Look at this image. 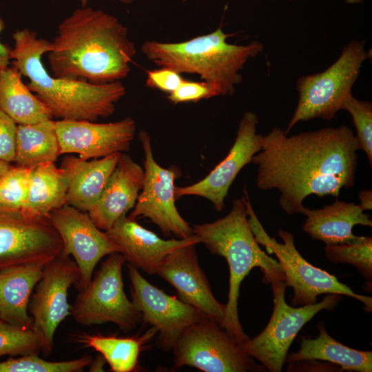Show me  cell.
<instances>
[{
    "mask_svg": "<svg viewBox=\"0 0 372 372\" xmlns=\"http://www.w3.org/2000/svg\"><path fill=\"white\" fill-rule=\"evenodd\" d=\"M358 150L350 127H324L287 136L276 127L261 136V149L251 163L257 167L256 185L276 189L278 204L288 215L302 214L310 195L338 198L354 186Z\"/></svg>",
    "mask_w": 372,
    "mask_h": 372,
    "instance_id": "6da1fadb",
    "label": "cell"
},
{
    "mask_svg": "<svg viewBox=\"0 0 372 372\" xmlns=\"http://www.w3.org/2000/svg\"><path fill=\"white\" fill-rule=\"evenodd\" d=\"M51 43L53 76L96 85L127 77L136 54L127 28L117 18L87 6L60 23Z\"/></svg>",
    "mask_w": 372,
    "mask_h": 372,
    "instance_id": "7a4b0ae2",
    "label": "cell"
},
{
    "mask_svg": "<svg viewBox=\"0 0 372 372\" xmlns=\"http://www.w3.org/2000/svg\"><path fill=\"white\" fill-rule=\"evenodd\" d=\"M12 51L14 66L28 78L26 85L59 120L96 121L112 115L116 104L125 96L121 81L96 85L54 77L42 62V56L52 49V43L28 29L13 34Z\"/></svg>",
    "mask_w": 372,
    "mask_h": 372,
    "instance_id": "3957f363",
    "label": "cell"
},
{
    "mask_svg": "<svg viewBox=\"0 0 372 372\" xmlns=\"http://www.w3.org/2000/svg\"><path fill=\"white\" fill-rule=\"evenodd\" d=\"M192 231L211 254L225 258L228 263L229 288L223 327L238 343H242L249 338L244 333L238 318L242 281L254 267L260 268L265 284L285 280L282 267L256 240L248 222L244 194L233 201L226 216L212 223L195 225Z\"/></svg>",
    "mask_w": 372,
    "mask_h": 372,
    "instance_id": "277c9868",
    "label": "cell"
},
{
    "mask_svg": "<svg viewBox=\"0 0 372 372\" xmlns=\"http://www.w3.org/2000/svg\"><path fill=\"white\" fill-rule=\"evenodd\" d=\"M231 36L220 27L209 34L178 43L145 41L141 50L156 65L180 74H198L216 96H230L242 80L240 71L245 64L264 48L256 41L247 45L229 43L227 39Z\"/></svg>",
    "mask_w": 372,
    "mask_h": 372,
    "instance_id": "5b68a950",
    "label": "cell"
},
{
    "mask_svg": "<svg viewBox=\"0 0 372 372\" xmlns=\"http://www.w3.org/2000/svg\"><path fill=\"white\" fill-rule=\"evenodd\" d=\"M243 192L251 231L257 242L265 246L269 253H273L277 257L284 273L285 285L293 290L291 300L293 307L315 304L318 302L317 297L322 294H340L360 301L365 311H371V297L355 293L333 275L307 262L296 248L292 234L285 230H278V234L282 243L271 238L253 209L246 187Z\"/></svg>",
    "mask_w": 372,
    "mask_h": 372,
    "instance_id": "8992f818",
    "label": "cell"
},
{
    "mask_svg": "<svg viewBox=\"0 0 372 372\" xmlns=\"http://www.w3.org/2000/svg\"><path fill=\"white\" fill-rule=\"evenodd\" d=\"M369 58L364 42L353 40L324 71L300 77L296 82L298 103L285 132L288 134L300 121L332 120L342 110L344 101L352 94L362 65Z\"/></svg>",
    "mask_w": 372,
    "mask_h": 372,
    "instance_id": "52a82bcc",
    "label": "cell"
},
{
    "mask_svg": "<svg viewBox=\"0 0 372 372\" xmlns=\"http://www.w3.org/2000/svg\"><path fill=\"white\" fill-rule=\"evenodd\" d=\"M270 285L273 309L268 324L259 335L239 344L245 353L258 360L267 371L280 372L289 349L300 330L320 311L334 308L342 296L328 294L320 302L291 307L285 301V280H277Z\"/></svg>",
    "mask_w": 372,
    "mask_h": 372,
    "instance_id": "ba28073f",
    "label": "cell"
},
{
    "mask_svg": "<svg viewBox=\"0 0 372 372\" xmlns=\"http://www.w3.org/2000/svg\"><path fill=\"white\" fill-rule=\"evenodd\" d=\"M125 258L113 253L102 262L86 288L79 291L70 315L84 326L113 322L123 332L133 329L141 314L125 295L122 267Z\"/></svg>",
    "mask_w": 372,
    "mask_h": 372,
    "instance_id": "9c48e42d",
    "label": "cell"
},
{
    "mask_svg": "<svg viewBox=\"0 0 372 372\" xmlns=\"http://www.w3.org/2000/svg\"><path fill=\"white\" fill-rule=\"evenodd\" d=\"M172 349L176 367L189 366L205 372L267 371L220 324L207 318L186 327Z\"/></svg>",
    "mask_w": 372,
    "mask_h": 372,
    "instance_id": "30bf717a",
    "label": "cell"
},
{
    "mask_svg": "<svg viewBox=\"0 0 372 372\" xmlns=\"http://www.w3.org/2000/svg\"><path fill=\"white\" fill-rule=\"evenodd\" d=\"M62 251V240L49 216L0 205V269L23 263H47Z\"/></svg>",
    "mask_w": 372,
    "mask_h": 372,
    "instance_id": "8fae6325",
    "label": "cell"
},
{
    "mask_svg": "<svg viewBox=\"0 0 372 372\" xmlns=\"http://www.w3.org/2000/svg\"><path fill=\"white\" fill-rule=\"evenodd\" d=\"M138 138L145 155L143 187L128 216L147 218L166 236L174 235L178 239L194 236L192 227L180 216L175 205L176 170L159 165L154 159L151 139L144 130L140 131Z\"/></svg>",
    "mask_w": 372,
    "mask_h": 372,
    "instance_id": "7c38bea8",
    "label": "cell"
},
{
    "mask_svg": "<svg viewBox=\"0 0 372 372\" xmlns=\"http://www.w3.org/2000/svg\"><path fill=\"white\" fill-rule=\"evenodd\" d=\"M79 277L76 262L63 253L43 267L28 308L32 316V329L41 340V351L45 356L52 351L57 327L70 315L68 289L77 283Z\"/></svg>",
    "mask_w": 372,
    "mask_h": 372,
    "instance_id": "4fadbf2b",
    "label": "cell"
},
{
    "mask_svg": "<svg viewBox=\"0 0 372 372\" xmlns=\"http://www.w3.org/2000/svg\"><path fill=\"white\" fill-rule=\"evenodd\" d=\"M49 218L62 240V253L71 255L79 269V280L74 286L81 291L91 281L99 260L121 253L120 248L96 227L87 212L65 204L52 210Z\"/></svg>",
    "mask_w": 372,
    "mask_h": 372,
    "instance_id": "5bb4252c",
    "label": "cell"
},
{
    "mask_svg": "<svg viewBox=\"0 0 372 372\" xmlns=\"http://www.w3.org/2000/svg\"><path fill=\"white\" fill-rule=\"evenodd\" d=\"M132 283V302L141 314V320L159 333L157 346L172 350L183 331L206 317L195 307L185 303L150 284L138 269L128 264Z\"/></svg>",
    "mask_w": 372,
    "mask_h": 372,
    "instance_id": "9a60e30c",
    "label": "cell"
},
{
    "mask_svg": "<svg viewBox=\"0 0 372 372\" xmlns=\"http://www.w3.org/2000/svg\"><path fill=\"white\" fill-rule=\"evenodd\" d=\"M258 123L256 113L245 112L240 121L234 143L226 157L198 182L187 186H176V198L185 196H200L209 200L215 209L221 211L236 177L261 149L262 135L256 133Z\"/></svg>",
    "mask_w": 372,
    "mask_h": 372,
    "instance_id": "2e32d148",
    "label": "cell"
},
{
    "mask_svg": "<svg viewBox=\"0 0 372 372\" xmlns=\"http://www.w3.org/2000/svg\"><path fill=\"white\" fill-rule=\"evenodd\" d=\"M55 127L61 154H76L83 160L127 151L136 130V123L130 116L105 123L58 120Z\"/></svg>",
    "mask_w": 372,
    "mask_h": 372,
    "instance_id": "e0dca14e",
    "label": "cell"
},
{
    "mask_svg": "<svg viewBox=\"0 0 372 372\" xmlns=\"http://www.w3.org/2000/svg\"><path fill=\"white\" fill-rule=\"evenodd\" d=\"M196 245H186L171 251L156 273L174 287L180 300L223 327L225 304L219 302L211 292L209 281L199 265Z\"/></svg>",
    "mask_w": 372,
    "mask_h": 372,
    "instance_id": "ac0fdd59",
    "label": "cell"
},
{
    "mask_svg": "<svg viewBox=\"0 0 372 372\" xmlns=\"http://www.w3.org/2000/svg\"><path fill=\"white\" fill-rule=\"evenodd\" d=\"M105 233L120 248L125 261L148 274L156 273L165 258L175 249L200 242L195 235L188 238L162 239L126 215Z\"/></svg>",
    "mask_w": 372,
    "mask_h": 372,
    "instance_id": "d6986e66",
    "label": "cell"
},
{
    "mask_svg": "<svg viewBox=\"0 0 372 372\" xmlns=\"http://www.w3.org/2000/svg\"><path fill=\"white\" fill-rule=\"evenodd\" d=\"M144 169L121 154L94 206L87 212L94 223L106 231L134 208L143 187Z\"/></svg>",
    "mask_w": 372,
    "mask_h": 372,
    "instance_id": "ffe728a7",
    "label": "cell"
},
{
    "mask_svg": "<svg viewBox=\"0 0 372 372\" xmlns=\"http://www.w3.org/2000/svg\"><path fill=\"white\" fill-rule=\"evenodd\" d=\"M121 152L90 161L67 156L61 168L68 179L67 205L88 212L99 198Z\"/></svg>",
    "mask_w": 372,
    "mask_h": 372,
    "instance_id": "44dd1931",
    "label": "cell"
},
{
    "mask_svg": "<svg viewBox=\"0 0 372 372\" xmlns=\"http://www.w3.org/2000/svg\"><path fill=\"white\" fill-rule=\"evenodd\" d=\"M302 214L307 217L303 231L311 238L327 245L349 243L361 236L353 234L354 226L372 227V220L358 205L340 201L338 198L331 205L320 209L304 207Z\"/></svg>",
    "mask_w": 372,
    "mask_h": 372,
    "instance_id": "7402d4cb",
    "label": "cell"
},
{
    "mask_svg": "<svg viewBox=\"0 0 372 372\" xmlns=\"http://www.w3.org/2000/svg\"><path fill=\"white\" fill-rule=\"evenodd\" d=\"M45 263L28 262L0 269V319L32 329L28 313L30 296L42 276Z\"/></svg>",
    "mask_w": 372,
    "mask_h": 372,
    "instance_id": "603a6c76",
    "label": "cell"
},
{
    "mask_svg": "<svg viewBox=\"0 0 372 372\" xmlns=\"http://www.w3.org/2000/svg\"><path fill=\"white\" fill-rule=\"evenodd\" d=\"M319 334L314 339L300 337V348L287 354L286 362L304 360H318L338 365L342 371H372V352L356 350L334 340L326 331L324 324L318 325Z\"/></svg>",
    "mask_w": 372,
    "mask_h": 372,
    "instance_id": "cb8c5ba5",
    "label": "cell"
},
{
    "mask_svg": "<svg viewBox=\"0 0 372 372\" xmlns=\"http://www.w3.org/2000/svg\"><path fill=\"white\" fill-rule=\"evenodd\" d=\"M14 66L0 70V108L18 125L52 119L50 108L21 80Z\"/></svg>",
    "mask_w": 372,
    "mask_h": 372,
    "instance_id": "d4e9b609",
    "label": "cell"
},
{
    "mask_svg": "<svg viewBox=\"0 0 372 372\" xmlns=\"http://www.w3.org/2000/svg\"><path fill=\"white\" fill-rule=\"evenodd\" d=\"M59 155L55 121L17 125L14 160L17 165L31 168L41 163H54Z\"/></svg>",
    "mask_w": 372,
    "mask_h": 372,
    "instance_id": "484cf974",
    "label": "cell"
},
{
    "mask_svg": "<svg viewBox=\"0 0 372 372\" xmlns=\"http://www.w3.org/2000/svg\"><path fill=\"white\" fill-rule=\"evenodd\" d=\"M68 179L63 170L54 163H45L31 167L26 211L49 216L50 213L65 204Z\"/></svg>",
    "mask_w": 372,
    "mask_h": 372,
    "instance_id": "4316f807",
    "label": "cell"
},
{
    "mask_svg": "<svg viewBox=\"0 0 372 372\" xmlns=\"http://www.w3.org/2000/svg\"><path fill=\"white\" fill-rule=\"evenodd\" d=\"M156 332V329L152 327L138 337L118 338L83 333L76 335V338L80 343L99 352L112 371L131 372L137 369L140 353Z\"/></svg>",
    "mask_w": 372,
    "mask_h": 372,
    "instance_id": "83f0119b",
    "label": "cell"
},
{
    "mask_svg": "<svg viewBox=\"0 0 372 372\" xmlns=\"http://www.w3.org/2000/svg\"><path fill=\"white\" fill-rule=\"evenodd\" d=\"M324 254L333 263L353 265L367 280H372V238L361 236L354 242L327 245Z\"/></svg>",
    "mask_w": 372,
    "mask_h": 372,
    "instance_id": "f1b7e54d",
    "label": "cell"
},
{
    "mask_svg": "<svg viewBox=\"0 0 372 372\" xmlns=\"http://www.w3.org/2000/svg\"><path fill=\"white\" fill-rule=\"evenodd\" d=\"M92 361L91 355L68 361L49 362L36 354L25 355L1 362L0 372H75L82 371Z\"/></svg>",
    "mask_w": 372,
    "mask_h": 372,
    "instance_id": "f546056e",
    "label": "cell"
},
{
    "mask_svg": "<svg viewBox=\"0 0 372 372\" xmlns=\"http://www.w3.org/2000/svg\"><path fill=\"white\" fill-rule=\"evenodd\" d=\"M41 351V340L33 329L0 319V357L38 355Z\"/></svg>",
    "mask_w": 372,
    "mask_h": 372,
    "instance_id": "4dcf8cb0",
    "label": "cell"
},
{
    "mask_svg": "<svg viewBox=\"0 0 372 372\" xmlns=\"http://www.w3.org/2000/svg\"><path fill=\"white\" fill-rule=\"evenodd\" d=\"M31 168L10 165L0 176V205L23 209L28 201Z\"/></svg>",
    "mask_w": 372,
    "mask_h": 372,
    "instance_id": "1f68e13d",
    "label": "cell"
},
{
    "mask_svg": "<svg viewBox=\"0 0 372 372\" xmlns=\"http://www.w3.org/2000/svg\"><path fill=\"white\" fill-rule=\"evenodd\" d=\"M342 110L352 117L355 127L358 149L364 151L370 166L372 165V103L360 101L350 95L343 103Z\"/></svg>",
    "mask_w": 372,
    "mask_h": 372,
    "instance_id": "d6a6232c",
    "label": "cell"
},
{
    "mask_svg": "<svg viewBox=\"0 0 372 372\" xmlns=\"http://www.w3.org/2000/svg\"><path fill=\"white\" fill-rule=\"evenodd\" d=\"M217 96L214 90L205 81L194 82L183 79L179 86L169 94L168 99L174 104L198 102Z\"/></svg>",
    "mask_w": 372,
    "mask_h": 372,
    "instance_id": "836d02e7",
    "label": "cell"
},
{
    "mask_svg": "<svg viewBox=\"0 0 372 372\" xmlns=\"http://www.w3.org/2000/svg\"><path fill=\"white\" fill-rule=\"evenodd\" d=\"M17 123L0 108V160L14 162Z\"/></svg>",
    "mask_w": 372,
    "mask_h": 372,
    "instance_id": "e575fe53",
    "label": "cell"
},
{
    "mask_svg": "<svg viewBox=\"0 0 372 372\" xmlns=\"http://www.w3.org/2000/svg\"><path fill=\"white\" fill-rule=\"evenodd\" d=\"M183 79L180 74L175 70L161 67L147 72L146 84L148 87L170 94L179 86Z\"/></svg>",
    "mask_w": 372,
    "mask_h": 372,
    "instance_id": "d590c367",
    "label": "cell"
},
{
    "mask_svg": "<svg viewBox=\"0 0 372 372\" xmlns=\"http://www.w3.org/2000/svg\"><path fill=\"white\" fill-rule=\"evenodd\" d=\"M287 371L303 372H338L343 371L337 364L318 360H304L288 363Z\"/></svg>",
    "mask_w": 372,
    "mask_h": 372,
    "instance_id": "8d00e7d4",
    "label": "cell"
},
{
    "mask_svg": "<svg viewBox=\"0 0 372 372\" xmlns=\"http://www.w3.org/2000/svg\"><path fill=\"white\" fill-rule=\"evenodd\" d=\"M3 20L0 18V32L4 28ZM12 51L9 46L0 42V70L6 69L10 64V60L12 59Z\"/></svg>",
    "mask_w": 372,
    "mask_h": 372,
    "instance_id": "74e56055",
    "label": "cell"
},
{
    "mask_svg": "<svg viewBox=\"0 0 372 372\" xmlns=\"http://www.w3.org/2000/svg\"><path fill=\"white\" fill-rule=\"evenodd\" d=\"M358 198L360 203L358 205L363 210L372 209V191L369 189H362L358 193Z\"/></svg>",
    "mask_w": 372,
    "mask_h": 372,
    "instance_id": "f35d334b",
    "label": "cell"
},
{
    "mask_svg": "<svg viewBox=\"0 0 372 372\" xmlns=\"http://www.w3.org/2000/svg\"><path fill=\"white\" fill-rule=\"evenodd\" d=\"M105 358L101 354L94 360H92L90 363V371H103V366L105 362Z\"/></svg>",
    "mask_w": 372,
    "mask_h": 372,
    "instance_id": "ab89813d",
    "label": "cell"
},
{
    "mask_svg": "<svg viewBox=\"0 0 372 372\" xmlns=\"http://www.w3.org/2000/svg\"><path fill=\"white\" fill-rule=\"evenodd\" d=\"M10 165V163L0 160V176Z\"/></svg>",
    "mask_w": 372,
    "mask_h": 372,
    "instance_id": "60d3db41",
    "label": "cell"
},
{
    "mask_svg": "<svg viewBox=\"0 0 372 372\" xmlns=\"http://www.w3.org/2000/svg\"><path fill=\"white\" fill-rule=\"evenodd\" d=\"M121 2L126 4H129L134 1L135 0H119ZM81 7H85L87 3V0H80Z\"/></svg>",
    "mask_w": 372,
    "mask_h": 372,
    "instance_id": "b9f144b4",
    "label": "cell"
},
{
    "mask_svg": "<svg viewBox=\"0 0 372 372\" xmlns=\"http://www.w3.org/2000/svg\"><path fill=\"white\" fill-rule=\"evenodd\" d=\"M344 2L348 4L362 3L363 0H344Z\"/></svg>",
    "mask_w": 372,
    "mask_h": 372,
    "instance_id": "7bdbcfd3",
    "label": "cell"
},
{
    "mask_svg": "<svg viewBox=\"0 0 372 372\" xmlns=\"http://www.w3.org/2000/svg\"><path fill=\"white\" fill-rule=\"evenodd\" d=\"M290 1H292V0H290Z\"/></svg>",
    "mask_w": 372,
    "mask_h": 372,
    "instance_id": "ee69618b",
    "label": "cell"
},
{
    "mask_svg": "<svg viewBox=\"0 0 372 372\" xmlns=\"http://www.w3.org/2000/svg\"><path fill=\"white\" fill-rule=\"evenodd\" d=\"M183 1H185V0H183Z\"/></svg>",
    "mask_w": 372,
    "mask_h": 372,
    "instance_id": "f6af8a7d",
    "label": "cell"
}]
</instances>
